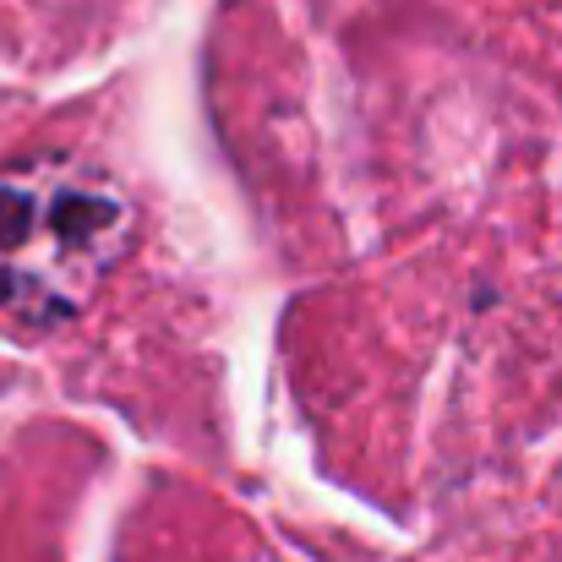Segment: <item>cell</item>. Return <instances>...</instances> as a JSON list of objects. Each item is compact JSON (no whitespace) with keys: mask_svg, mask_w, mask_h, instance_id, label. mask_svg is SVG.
<instances>
[{"mask_svg":"<svg viewBox=\"0 0 562 562\" xmlns=\"http://www.w3.org/2000/svg\"><path fill=\"white\" fill-rule=\"evenodd\" d=\"M132 235V196L82 159L0 170V312L22 328L71 323Z\"/></svg>","mask_w":562,"mask_h":562,"instance_id":"6da1fadb","label":"cell"}]
</instances>
